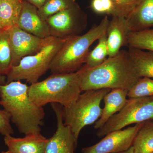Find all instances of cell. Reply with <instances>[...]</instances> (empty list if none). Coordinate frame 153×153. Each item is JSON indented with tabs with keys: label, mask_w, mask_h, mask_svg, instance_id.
I'll return each mask as SVG.
<instances>
[{
	"label": "cell",
	"mask_w": 153,
	"mask_h": 153,
	"mask_svg": "<svg viewBox=\"0 0 153 153\" xmlns=\"http://www.w3.org/2000/svg\"><path fill=\"white\" fill-rule=\"evenodd\" d=\"M152 96H153V79L149 77H140L128 91V98Z\"/></svg>",
	"instance_id": "24"
},
{
	"label": "cell",
	"mask_w": 153,
	"mask_h": 153,
	"mask_svg": "<svg viewBox=\"0 0 153 153\" xmlns=\"http://www.w3.org/2000/svg\"><path fill=\"white\" fill-rule=\"evenodd\" d=\"M97 45L88 52L84 63L88 67L93 68L100 65L108 57V50L106 33L98 39Z\"/></svg>",
	"instance_id": "20"
},
{
	"label": "cell",
	"mask_w": 153,
	"mask_h": 153,
	"mask_svg": "<svg viewBox=\"0 0 153 153\" xmlns=\"http://www.w3.org/2000/svg\"><path fill=\"white\" fill-rule=\"evenodd\" d=\"M143 123L111 132L98 143L83 148L82 153H117L127 150L132 146L134 139Z\"/></svg>",
	"instance_id": "9"
},
{
	"label": "cell",
	"mask_w": 153,
	"mask_h": 153,
	"mask_svg": "<svg viewBox=\"0 0 153 153\" xmlns=\"http://www.w3.org/2000/svg\"><path fill=\"white\" fill-rule=\"evenodd\" d=\"M12 52L13 66L23 57L38 52L44 45L46 38H38L20 29L16 25L8 30Z\"/></svg>",
	"instance_id": "10"
},
{
	"label": "cell",
	"mask_w": 153,
	"mask_h": 153,
	"mask_svg": "<svg viewBox=\"0 0 153 153\" xmlns=\"http://www.w3.org/2000/svg\"><path fill=\"white\" fill-rule=\"evenodd\" d=\"M6 77L4 75H0V85L5 84L6 82Z\"/></svg>",
	"instance_id": "30"
},
{
	"label": "cell",
	"mask_w": 153,
	"mask_h": 153,
	"mask_svg": "<svg viewBox=\"0 0 153 153\" xmlns=\"http://www.w3.org/2000/svg\"><path fill=\"white\" fill-rule=\"evenodd\" d=\"M50 36L66 39L79 36L86 29L87 15L77 3L46 20Z\"/></svg>",
	"instance_id": "8"
},
{
	"label": "cell",
	"mask_w": 153,
	"mask_h": 153,
	"mask_svg": "<svg viewBox=\"0 0 153 153\" xmlns=\"http://www.w3.org/2000/svg\"><path fill=\"white\" fill-rule=\"evenodd\" d=\"M121 17L127 18L142 0H113Z\"/></svg>",
	"instance_id": "26"
},
{
	"label": "cell",
	"mask_w": 153,
	"mask_h": 153,
	"mask_svg": "<svg viewBox=\"0 0 153 153\" xmlns=\"http://www.w3.org/2000/svg\"><path fill=\"white\" fill-rule=\"evenodd\" d=\"M127 46L130 48L153 52V29L131 32Z\"/></svg>",
	"instance_id": "22"
},
{
	"label": "cell",
	"mask_w": 153,
	"mask_h": 153,
	"mask_svg": "<svg viewBox=\"0 0 153 153\" xmlns=\"http://www.w3.org/2000/svg\"><path fill=\"white\" fill-rule=\"evenodd\" d=\"M135 153H153V122L143 123L137 133L132 145Z\"/></svg>",
	"instance_id": "19"
},
{
	"label": "cell",
	"mask_w": 153,
	"mask_h": 153,
	"mask_svg": "<svg viewBox=\"0 0 153 153\" xmlns=\"http://www.w3.org/2000/svg\"><path fill=\"white\" fill-rule=\"evenodd\" d=\"M90 7L94 13L99 15L120 17L113 0H91Z\"/></svg>",
	"instance_id": "25"
},
{
	"label": "cell",
	"mask_w": 153,
	"mask_h": 153,
	"mask_svg": "<svg viewBox=\"0 0 153 153\" xmlns=\"http://www.w3.org/2000/svg\"><path fill=\"white\" fill-rule=\"evenodd\" d=\"M76 0H46L38 9L41 18L46 20L49 17L71 7L76 4Z\"/></svg>",
	"instance_id": "23"
},
{
	"label": "cell",
	"mask_w": 153,
	"mask_h": 153,
	"mask_svg": "<svg viewBox=\"0 0 153 153\" xmlns=\"http://www.w3.org/2000/svg\"><path fill=\"white\" fill-rule=\"evenodd\" d=\"M1 153H14L13 152H11V151L8 150V151H6V152H2Z\"/></svg>",
	"instance_id": "31"
},
{
	"label": "cell",
	"mask_w": 153,
	"mask_h": 153,
	"mask_svg": "<svg viewBox=\"0 0 153 153\" xmlns=\"http://www.w3.org/2000/svg\"><path fill=\"white\" fill-rule=\"evenodd\" d=\"M8 150L14 153H44L48 139L41 132L26 135L23 138H16L11 135L4 137Z\"/></svg>",
	"instance_id": "14"
},
{
	"label": "cell",
	"mask_w": 153,
	"mask_h": 153,
	"mask_svg": "<svg viewBox=\"0 0 153 153\" xmlns=\"http://www.w3.org/2000/svg\"><path fill=\"white\" fill-rule=\"evenodd\" d=\"M128 91L120 88L111 90L104 97V106L101 117L96 122L94 128L98 130L115 114L119 112L125 105L128 99Z\"/></svg>",
	"instance_id": "15"
},
{
	"label": "cell",
	"mask_w": 153,
	"mask_h": 153,
	"mask_svg": "<svg viewBox=\"0 0 153 153\" xmlns=\"http://www.w3.org/2000/svg\"><path fill=\"white\" fill-rule=\"evenodd\" d=\"M128 51L139 77L153 79V52L130 47Z\"/></svg>",
	"instance_id": "18"
},
{
	"label": "cell",
	"mask_w": 153,
	"mask_h": 153,
	"mask_svg": "<svg viewBox=\"0 0 153 153\" xmlns=\"http://www.w3.org/2000/svg\"><path fill=\"white\" fill-rule=\"evenodd\" d=\"M131 32L153 27V0H142L126 18Z\"/></svg>",
	"instance_id": "16"
},
{
	"label": "cell",
	"mask_w": 153,
	"mask_h": 153,
	"mask_svg": "<svg viewBox=\"0 0 153 153\" xmlns=\"http://www.w3.org/2000/svg\"><path fill=\"white\" fill-rule=\"evenodd\" d=\"M78 71L82 91L104 88H120L128 91L140 78L126 50H120L96 67L84 65Z\"/></svg>",
	"instance_id": "1"
},
{
	"label": "cell",
	"mask_w": 153,
	"mask_h": 153,
	"mask_svg": "<svg viewBox=\"0 0 153 153\" xmlns=\"http://www.w3.org/2000/svg\"><path fill=\"white\" fill-rule=\"evenodd\" d=\"M152 121L153 122V120H152Z\"/></svg>",
	"instance_id": "32"
},
{
	"label": "cell",
	"mask_w": 153,
	"mask_h": 153,
	"mask_svg": "<svg viewBox=\"0 0 153 153\" xmlns=\"http://www.w3.org/2000/svg\"><path fill=\"white\" fill-rule=\"evenodd\" d=\"M51 105L57 118V130L48 139L44 153H74L77 143L71 129L64 124L63 107L57 103H51Z\"/></svg>",
	"instance_id": "11"
},
{
	"label": "cell",
	"mask_w": 153,
	"mask_h": 153,
	"mask_svg": "<svg viewBox=\"0 0 153 153\" xmlns=\"http://www.w3.org/2000/svg\"><path fill=\"white\" fill-rule=\"evenodd\" d=\"M16 25L25 32L38 38L44 39L50 36L49 26L46 20L39 15L38 9L25 1Z\"/></svg>",
	"instance_id": "12"
},
{
	"label": "cell",
	"mask_w": 153,
	"mask_h": 153,
	"mask_svg": "<svg viewBox=\"0 0 153 153\" xmlns=\"http://www.w3.org/2000/svg\"><path fill=\"white\" fill-rule=\"evenodd\" d=\"M25 1L32 4L38 9L43 5L46 0H25Z\"/></svg>",
	"instance_id": "28"
},
{
	"label": "cell",
	"mask_w": 153,
	"mask_h": 153,
	"mask_svg": "<svg viewBox=\"0 0 153 153\" xmlns=\"http://www.w3.org/2000/svg\"><path fill=\"white\" fill-rule=\"evenodd\" d=\"M11 117L4 109L0 110V134L4 136L14 134L10 124Z\"/></svg>",
	"instance_id": "27"
},
{
	"label": "cell",
	"mask_w": 153,
	"mask_h": 153,
	"mask_svg": "<svg viewBox=\"0 0 153 153\" xmlns=\"http://www.w3.org/2000/svg\"><path fill=\"white\" fill-rule=\"evenodd\" d=\"M25 0H0V30L16 25Z\"/></svg>",
	"instance_id": "17"
},
{
	"label": "cell",
	"mask_w": 153,
	"mask_h": 153,
	"mask_svg": "<svg viewBox=\"0 0 153 153\" xmlns=\"http://www.w3.org/2000/svg\"><path fill=\"white\" fill-rule=\"evenodd\" d=\"M29 86L20 81L0 85V105L10 116L18 130L25 135L41 132L45 112L29 95Z\"/></svg>",
	"instance_id": "2"
},
{
	"label": "cell",
	"mask_w": 153,
	"mask_h": 153,
	"mask_svg": "<svg viewBox=\"0 0 153 153\" xmlns=\"http://www.w3.org/2000/svg\"><path fill=\"white\" fill-rule=\"evenodd\" d=\"M111 90L104 88L85 91L70 106L63 107L64 124L71 129L76 142L82 129L95 123L101 117V102Z\"/></svg>",
	"instance_id": "6"
},
{
	"label": "cell",
	"mask_w": 153,
	"mask_h": 153,
	"mask_svg": "<svg viewBox=\"0 0 153 153\" xmlns=\"http://www.w3.org/2000/svg\"><path fill=\"white\" fill-rule=\"evenodd\" d=\"M153 120V96L128 98L122 109L97 130L96 135L98 137H103L131 125Z\"/></svg>",
	"instance_id": "7"
},
{
	"label": "cell",
	"mask_w": 153,
	"mask_h": 153,
	"mask_svg": "<svg viewBox=\"0 0 153 153\" xmlns=\"http://www.w3.org/2000/svg\"><path fill=\"white\" fill-rule=\"evenodd\" d=\"M13 66L8 30H0V75H7Z\"/></svg>",
	"instance_id": "21"
},
{
	"label": "cell",
	"mask_w": 153,
	"mask_h": 153,
	"mask_svg": "<svg viewBox=\"0 0 153 153\" xmlns=\"http://www.w3.org/2000/svg\"><path fill=\"white\" fill-rule=\"evenodd\" d=\"M131 32L126 18L114 16L109 20L106 32L108 57L115 56L120 52L122 47L127 46Z\"/></svg>",
	"instance_id": "13"
},
{
	"label": "cell",
	"mask_w": 153,
	"mask_h": 153,
	"mask_svg": "<svg viewBox=\"0 0 153 153\" xmlns=\"http://www.w3.org/2000/svg\"><path fill=\"white\" fill-rule=\"evenodd\" d=\"M109 22L106 16L85 34L67 38L51 63L49 70L52 74L73 73L79 70L91 45L106 33Z\"/></svg>",
	"instance_id": "4"
},
{
	"label": "cell",
	"mask_w": 153,
	"mask_h": 153,
	"mask_svg": "<svg viewBox=\"0 0 153 153\" xmlns=\"http://www.w3.org/2000/svg\"><path fill=\"white\" fill-rule=\"evenodd\" d=\"M117 153H135L134 150V148L133 146L131 147L129 149L127 150L123 151V152H120Z\"/></svg>",
	"instance_id": "29"
},
{
	"label": "cell",
	"mask_w": 153,
	"mask_h": 153,
	"mask_svg": "<svg viewBox=\"0 0 153 153\" xmlns=\"http://www.w3.org/2000/svg\"><path fill=\"white\" fill-rule=\"evenodd\" d=\"M28 91L30 99L38 106L57 103L64 108L73 104L82 92L78 71L52 74L44 80L31 84Z\"/></svg>",
	"instance_id": "3"
},
{
	"label": "cell",
	"mask_w": 153,
	"mask_h": 153,
	"mask_svg": "<svg viewBox=\"0 0 153 153\" xmlns=\"http://www.w3.org/2000/svg\"><path fill=\"white\" fill-rule=\"evenodd\" d=\"M49 36L38 52L23 57L16 65L13 66L7 75L6 83L25 80L30 84L49 70L53 59L66 39Z\"/></svg>",
	"instance_id": "5"
}]
</instances>
